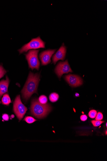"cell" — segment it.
Returning a JSON list of instances; mask_svg holds the SVG:
<instances>
[{
  "mask_svg": "<svg viewBox=\"0 0 107 161\" xmlns=\"http://www.w3.org/2000/svg\"><path fill=\"white\" fill-rule=\"evenodd\" d=\"M24 120L27 123L29 124L34 123L37 121L33 117H31L27 116L25 117L24 119Z\"/></svg>",
  "mask_w": 107,
  "mask_h": 161,
  "instance_id": "obj_14",
  "label": "cell"
},
{
  "mask_svg": "<svg viewBox=\"0 0 107 161\" xmlns=\"http://www.w3.org/2000/svg\"><path fill=\"white\" fill-rule=\"evenodd\" d=\"M106 134L107 135V130L106 131Z\"/></svg>",
  "mask_w": 107,
  "mask_h": 161,
  "instance_id": "obj_22",
  "label": "cell"
},
{
  "mask_svg": "<svg viewBox=\"0 0 107 161\" xmlns=\"http://www.w3.org/2000/svg\"><path fill=\"white\" fill-rule=\"evenodd\" d=\"M6 72V70L3 68L1 65H0V79L5 75Z\"/></svg>",
  "mask_w": 107,
  "mask_h": 161,
  "instance_id": "obj_17",
  "label": "cell"
},
{
  "mask_svg": "<svg viewBox=\"0 0 107 161\" xmlns=\"http://www.w3.org/2000/svg\"><path fill=\"white\" fill-rule=\"evenodd\" d=\"M104 122V121H97L96 120H92L91 121V123L94 126L97 127L100 126Z\"/></svg>",
  "mask_w": 107,
  "mask_h": 161,
  "instance_id": "obj_16",
  "label": "cell"
},
{
  "mask_svg": "<svg viewBox=\"0 0 107 161\" xmlns=\"http://www.w3.org/2000/svg\"><path fill=\"white\" fill-rule=\"evenodd\" d=\"M59 95L56 93H51L49 96V99L50 101L53 103L59 100Z\"/></svg>",
  "mask_w": 107,
  "mask_h": 161,
  "instance_id": "obj_12",
  "label": "cell"
},
{
  "mask_svg": "<svg viewBox=\"0 0 107 161\" xmlns=\"http://www.w3.org/2000/svg\"><path fill=\"white\" fill-rule=\"evenodd\" d=\"M97 114V111L95 110H92L89 111V116L90 118L94 119L96 117Z\"/></svg>",
  "mask_w": 107,
  "mask_h": 161,
  "instance_id": "obj_15",
  "label": "cell"
},
{
  "mask_svg": "<svg viewBox=\"0 0 107 161\" xmlns=\"http://www.w3.org/2000/svg\"><path fill=\"white\" fill-rule=\"evenodd\" d=\"M103 118V114L100 112H98L96 116L95 117V120H96L101 121Z\"/></svg>",
  "mask_w": 107,
  "mask_h": 161,
  "instance_id": "obj_18",
  "label": "cell"
},
{
  "mask_svg": "<svg viewBox=\"0 0 107 161\" xmlns=\"http://www.w3.org/2000/svg\"><path fill=\"white\" fill-rule=\"evenodd\" d=\"M56 49H48L41 52L40 55V58L42 65H46L51 62L52 56Z\"/></svg>",
  "mask_w": 107,
  "mask_h": 161,
  "instance_id": "obj_8",
  "label": "cell"
},
{
  "mask_svg": "<svg viewBox=\"0 0 107 161\" xmlns=\"http://www.w3.org/2000/svg\"><path fill=\"white\" fill-rule=\"evenodd\" d=\"M81 120L82 121H85L87 120L88 117L86 114H83L80 117Z\"/></svg>",
  "mask_w": 107,
  "mask_h": 161,
  "instance_id": "obj_20",
  "label": "cell"
},
{
  "mask_svg": "<svg viewBox=\"0 0 107 161\" xmlns=\"http://www.w3.org/2000/svg\"><path fill=\"white\" fill-rule=\"evenodd\" d=\"M2 102L4 105L7 106L9 105L12 102L9 94H6L4 95L2 99Z\"/></svg>",
  "mask_w": 107,
  "mask_h": 161,
  "instance_id": "obj_11",
  "label": "cell"
},
{
  "mask_svg": "<svg viewBox=\"0 0 107 161\" xmlns=\"http://www.w3.org/2000/svg\"><path fill=\"white\" fill-rule=\"evenodd\" d=\"M106 127H107V123H106Z\"/></svg>",
  "mask_w": 107,
  "mask_h": 161,
  "instance_id": "obj_23",
  "label": "cell"
},
{
  "mask_svg": "<svg viewBox=\"0 0 107 161\" xmlns=\"http://www.w3.org/2000/svg\"><path fill=\"white\" fill-rule=\"evenodd\" d=\"M52 109L50 105L41 104L37 98L33 99L32 101L31 112L32 114L37 118L42 119L46 117Z\"/></svg>",
  "mask_w": 107,
  "mask_h": 161,
  "instance_id": "obj_2",
  "label": "cell"
},
{
  "mask_svg": "<svg viewBox=\"0 0 107 161\" xmlns=\"http://www.w3.org/2000/svg\"><path fill=\"white\" fill-rule=\"evenodd\" d=\"M1 101H0V104H1Z\"/></svg>",
  "mask_w": 107,
  "mask_h": 161,
  "instance_id": "obj_24",
  "label": "cell"
},
{
  "mask_svg": "<svg viewBox=\"0 0 107 161\" xmlns=\"http://www.w3.org/2000/svg\"><path fill=\"white\" fill-rule=\"evenodd\" d=\"M45 42L41 39L40 36L37 38L32 39L29 43L25 44L18 51L20 54L24 52H26L29 50L31 49H38L40 48H45Z\"/></svg>",
  "mask_w": 107,
  "mask_h": 161,
  "instance_id": "obj_4",
  "label": "cell"
},
{
  "mask_svg": "<svg viewBox=\"0 0 107 161\" xmlns=\"http://www.w3.org/2000/svg\"><path fill=\"white\" fill-rule=\"evenodd\" d=\"M10 83V80L7 76L6 80L0 81V98L4 94L8 92V89Z\"/></svg>",
  "mask_w": 107,
  "mask_h": 161,
  "instance_id": "obj_10",
  "label": "cell"
},
{
  "mask_svg": "<svg viewBox=\"0 0 107 161\" xmlns=\"http://www.w3.org/2000/svg\"><path fill=\"white\" fill-rule=\"evenodd\" d=\"M55 72L58 77L60 78L64 74L73 72V71L67 60L64 62H60L55 69Z\"/></svg>",
  "mask_w": 107,
  "mask_h": 161,
  "instance_id": "obj_6",
  "label": "cell"
},
{
  "mask_svg": "<svg viewBox=\"0 0 107 161\" xmlns=\"http://www.w3.org/2000/svg\"><path fill=\"white\" fill-rule=\"evenodd\" d=\"M38 101L40 104L45 105L47 104L48 101L47 97L44 95L40 96L39 98Z\"/></svg>",
  "mask_w": 107,
  "mask_h": 161,
  "instance_id": "obj_13",
  "label": "cell"
},
{
  "mask_svg": "<svg viewBox=\"0 0 107 161\" xmlns=\"http://www.w3.org/2000/svg\"><path fill=\"white\" fill-rule=\"evenodd\" d=\"M2 118L3 120L5 121H9V115L6 114H4L2 115Z\"/></svg>",
  "mask_w": 107,
  "mask_h": 161,
  "instance_id": "obj_19",
  "label": "cell"
},
{
  "mask_svg": "<svg viewBox=\"0 0 107 161\" xmlns=\"http://www.w3.org/2000/svg\"><path fill=\"white\" fill-rule=\"evenodd\" d=\"M39 49L30 50L26 55L29 68L32 70L36 69L39 70L40 66V62L38 58Z\"/></svg>",
  "mask_w": 107,
  "mask_h": 161,
  "instance_id": "obj_3",
  "label": "cell"
},
{
  "mask_svg": "<svg viewBox=\"0 0 107 161\" xmlns=\"http://www.w3.org/2000/svg\"><path fill=\"white\" fill-rule=\"evenodd\" d=\"M40 74L30 72L27 80L21 93L23 99L26 102L32 94L37 93V89L40 80Z\"/></svg>",
  "mask_w": 107,
  "mask_h": 161,
  "instance_id": "obj_1",
  "label": "cell"
},
{
  "mask_svg": "<svg viewBox=\"0 0 107 161\" xmlns=\"http://www.w3.org/2000/svg\"><path fill=\"white\" fill-rule=\"evenodd\" d=\"M27 110V108L22 103L21 100L20 96L16 97L14 103L13 111L19 121L23 117Z\"/></svg>",
  "mask_w": 107,
  "mask_h": 161,
  "instance_id": "obj_5",
  "label": "cell"
},
{
  "mask_svg": "<svg viewBox=\"0 0 107 161\" xmlns=\"http://www.w3.org/2000/svg\"><path fill=\"white\" fill-rule=\"evenodd\" d=\"M67 52L66 47L63 45L60 47L53 57V63L55 64L59 60L63 61L65 59L66 54Z\"/></svg>",
  "mask_w": 107,
  "mask_h": 161,
  "instance_id": "obj_9",
  "label": "cell"
},
{
  "mask_svg": "<svg viewBox=\"0 0 107 161\" xmlns=\"http://www.w3.org/2000/svg\"><path fill=\"white\" fill-rule=\"evenodd\" d=\"M75 95L76 97H79V94L78 93H76L75 94Z\"/></svg>",
  "mask_w": 107,
  "mask_h": 161,
  "instance_id": "obj_21",
  "label": "cell"
},
{
  "mask_svg": "<svg viewBox=\"0 0 107 161\" xmlns=\"http://www.w3.org/2000/svg\"><path fill=\"white\" fill-rule=\"evenodd\" d=\"M65 79L70 86L73 87L81 86L83 83L81 78L79 76L69 74L65 76Z\"/></svg>",
  "mask_w": 107,
  "mask_h": 161,
  "instance_id": "obj_7",
  "label": "cell"
}]
</instances>
